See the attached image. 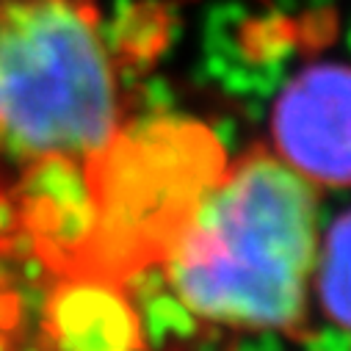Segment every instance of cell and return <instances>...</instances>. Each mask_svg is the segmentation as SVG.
Here are the masks:
<instances>
[{
  "mask_svg": "<svg viewBox=\"0 0 351 351\" xmlns=\"http://www.w3.org/2000/svg\"><path fill=\"white\" fill-rule=\"evenodd\" d=\"M50 332L58 351H138V321L106 280L66 277L50 304Z\"/></svg>",
  "mask_w": 351,
  "mask_h": 351,
  "instance_id": "8992f818",
  "label": "cell"
},
{
  "mask_svg": "<svg viewBox=\"0 0 351 351\" xmlns=\"http://www.w3.org/2000/svg\"><path fill=\"white\" fill-rule=\"evenodd\" d=\"M313 260L310 183L280 158L249 152L224 166L163 263L197 315L285 329L302 315Z\"/></svg>",
  "mask_w": 351,
  "mask_h": 351,
  "instance_id": "6da1fadb",
  "label": "cell"
},
{
  "mask_svg": "<svg viewBox=\"0 0 351 351\" xmlns=\"http://www.w3.org/2000/svg\"><path fill=\"white\" fill-rule=\"evenodd\" d=\"M318 288L329 318L351 332V210H346L326 232Z\"/></svg>",
  "mask_w": 351,
  "mask_h": 351,
  "instance_id": "52a82bcc",
  "label": "cell"
},
{
  "mask_svg": "<svg viewBox=\"0 0 351 351\" xmlns=\"http://www.w3.org/2000/svg\"><path fill=\"white\" fill-rule=\"evenodd\" d=\"M119 45L95 0H0V152L92 163L125 125Z\"/></svg>",
  "mask_w": 351,
  "mask_h": 351,
  "instance_id": "7a4b0ae2",
  "label": "cell"
},
{
  "mask_svg": "<svg viewBox=\"0 0 351 351\" xmlns=\"http://www.w3.org/2000/svg\"><path fill=\"white\" fill-rule=\"evenodd\" d=\"M280 160L307 183L351 186V66L302 69L271 117Z\"/></svg>",
  "mask_w": 351,
  "mask_h": 351,
  "instance_id": "277c9868",
  "label": "cell"
},
{
  "mask_svg": "<svg viewBox=\"0 0 351 351\" xmlns=\"http://www.w3.org/2000/svg\"><path fill=\"white\" fill-rule=\"evenodd\" d=\"M227 160L216 136L191 119L122 125L86 163L95 224L72 277L119 282L166 260Z\"/></svg>",
  "mask_w": 351,
  "mask_h": 351,
  "instance_id": "3957f363",
  "label": "cell"
},
{
  "mask_svg": "<svg viewBox=\"0 0 351 351\" xmlns=\"http://www.w3.org/2000/svg\"><path fill=\"white\" fill-rule=\"evenodd\" d=\"M20 213L42 257L72 277L95 224L86 166L69 160L31 163L20 189Z\"/></svg>",
  "mask_w": 351,
  "mask_h": 351,
  "instance_id": "5b68a950",
  "label": "cell"
}]
</instances>
